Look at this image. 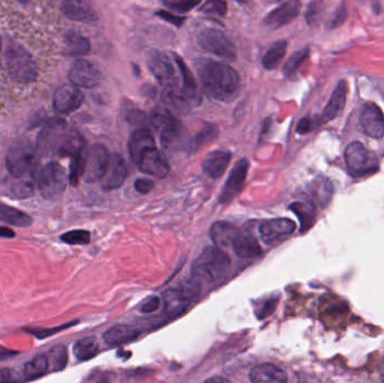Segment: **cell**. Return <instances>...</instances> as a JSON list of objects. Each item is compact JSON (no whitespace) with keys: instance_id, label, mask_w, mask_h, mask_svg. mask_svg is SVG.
I'll use <instances>...</instances> for the list:
<instances>
[{"instance_id":"6da1fadb","label":"cell","mask_w":384,"mask_h":383,"mask_svg":"<svg viewBox=\"0 0 384 383\" xmlns=\"http://www.w3.org/2000/svg\"><path fill=\"white\" fill-rule=\"evenodd\" d=\"M198 75L203 92L210 99L232 102L241 94V78L236 70L216 61L203 60L198 64Z\"/></svg>"},{"instance_id":"7a4b0ae2","label":"cell","mask_w":384,"mask_h":383,"mask_svg":"<svg viewBox=\"0 0 384 383\" xmlns=\"http://www.w3.org/2000/svg\"><path fill=\"white\" fill-rule=\"evenodd\" d=\"M85 149V140L81 134L70 130L64 119L54 118L51 119L40 133L36 152L42 157H70L73 159Z\"/></svg>"},{"instance_id":"3957f363","label":"cell","mask_w":384,"mask_h":383,"mask_svg":"<svg viewBox=\"0 0 384 383\" xmlns=\"http://www.w3.org/2000/svg\"><path fill=\"white\" fill-rule=\"evenodd\" d=\"M231 259L222 248L212 246L203 250L191 267V278L199 284L214 282L225 276L231 270Z\"/></svg>"},{"instance_id":"277c9868","label":"cell","mask_w":384,"mask_h":383,"mask_svg":"<svg viewBox=\"0 0 384 383\" xmlns=\"http://www.w3.org/2000/svg\"><path fill=\"white\" fill-rule=\"evenodd\" d=\"M6 70L11 80L18 83H32L37 79L39 70L35 60L23 45L11 42L5 50Z\"/></svg>"},{"instance_id":"5b68a950","label":"cell","mask_w":384,"mask_h":383,"mask_svg":"<svg viewBox=\"0 0 384 383\" xmlns=\"http://www.w3.org/2000/svg\"><path fill=\"white\" fill-rule=\"evenodd\" d=\"M198 43L207 52L225 60L236 58V47L227 34L218 28H206L198 36Z\"/></svg>"},{"instance_id":"8992f818","label":"cell","mask_w":384,"mask_h":383,"mask_svg":"<svg viewBox=\"0 0 384 383\" xmlns=\"http://www.w3.org/2000/svg\"><path fill=\"white\" fill-rule=\"evenodd\" d=\"M345 162L349 174L354 177L372 174L379 168L376 157L361 142H353L346 147Z\"/></svg>"},{"instance_id":"52a82bcc","label":"cell","mask_w":384,"mask_h":383,"mask_svg":"<svg viewBox=\"0 0 384 383\" xmlns=\"http://www.w3.org/2000/svg\"><path fill=\"white\" fill-rule=\"evenodd\" d=\"M6 166L15 178L26 177L35 166V151L28 142H20L9 149Z\"/></svg>"},{"instance_id":"ba28073f","label":"cell","mask_w":384,"mask_h":383,"mask_svg":"<svg viewBox=\"0 0 384 383\" xmlns=\"http://www.w3.org/2000/svg\"><path fill=\"white\" fill-rule=\"evenodd\" d=\"M66 188V174L58 162L47 163L39 176V190L47 199H56Z\"/></svg>"},{"instance_id":"9c48e42d","label":"cell","mask_w":384,"mask_h":383,"mask_svg":"<svg viewBox=\"0 0 384 383\" xmlns=\"http://www.w3.org/2000/svg\"><path fill=\"white\" fill-rule=\"evenodd\" d=\"M109 152L104 145L95 144L85 150L83 178L88 183H94L104 178L109 162Z\"/></svg>"},{"instance_id":"30bf717a","label":"cell","mask_w":384,"mask_h":383,"mask_svg":"<svg viewBox=\"0 0 384 383\" xmlns=\"http://www.w3.org/2000/svg\"><path fill=\"white\" fill-rule=\"evenodd\" d=\"M173 60L176 62L179 72H180V79H181L180 95H181L184 105L187 108L198 107L201 104V96L195 78L192 75L187 64L184 63V61L178 54H173Z\"/></svg>"},{"instance_id":"8fae6325","label":"cell","mask_w":384,"mask_h":383,"mask_svg":"<svg viewBox=\"0 0 384 383\" xmlns=\"http://www.w3.org/2000/svg\"><path fill=\"white\" fill-rule=\"evenodd\" d=\"M135 164L140 171L160 179L167 177L170 172L168 161L157 147L144 151L138 160L135 161Z\"/></svg>"},{"instance_id":"7c38bea8","label":"cell","mask_w":384,"mask_h":383,"mask_svg":"<svg viewBox=\"0 0 384 383\" xmlns=\"http://www.w3.org/2000/svg\"><path fill=\"white\" fill-rule=\"evenodd\" d=\"M248 168H250V163L246 159H241L235 164L220 193V204H228L241 193L246 181Z\"/></svg>"},{"instance_id":"4fadbf2b","label":"cell","mask_w":384,"mask_h":383,"mask_svg":"<svg viewBox=\"0 0 384 383\" xmlns=\"http://www.w3.org/2000/svg\"><path fill=\"white\" fill-rule=\"evenodd\" d=\"M296 229V224L289 218H275L269 219L260 225L258 232L261 235L264 243L273 245L277 242L284 240L286 237L290 236Z\"/></svg>"},{"instance_id":"5bb4252c","label":"cell","mask_w":384,"mask_h":383,"mask_svg":"<svg viewBox=\"0 0 384 383\" xmlns=\"http://www.w3.org/2000/svg\"><path fill=\"white\" fill-rule=\"evenodd\" d=\"M85 100L83 91L73 85H64L55 91L53 106L60 114H71L79 109Z\"/></svg>"},{"instance_id":"9a60e30c","label":"cell","mask_w":384,"mask_h":383,"mask_svg":"<svg viewBox=\"0 0 384 383\" xmlns=\"http://www.w3.org/2000/svg\"><path fill=\"white\" fill-rule=\"evenodd\" d=\"M69 80L76 87L92 88L100 83L102 75L94 64L89 61L78 60L69 71Z\"/></svg>"},{"instance_id":"2e32d148","label":"cell","mask_w":384,"mask_h":383,"mask_svg":"<svg viewBox=\"0 0 384 383\" xmlns=\"http://www.w3.org/2000/svg\"><path fill=\"white\" fill-rule=\"evenodd\" d=\"M360 124L366 135L381 138L384 135V115L374 102H368L361 113Z\"/></svg>"},{"instance_id":"e0dca14e","label":"cell","mask_w":384,"mask_h":383,"mask_svg":"<svg viewBox=\"0 0 384 383\" xmlns=\"http://www.w3.org/2000/svg\"><path fill=\"white\" fill-rule=\"evenodd\" d=\"M128 176L126 162L119 153L110 155L107 170L102 178V188L104 190H115L121 187Z\"/></svg>"},{"instance_id":"ac0fdd59","label":"cell","mask_w":384,"mask_h":383,"mask_svg":"<svg viewBox=\"0 0 384 383\" xmlns=\"http://www.w3.org/2000/svg\"><path fill=\"white\" fill-rule=\"evenodd\" d=\"M300 7L301 5L299 1H287L282 4L266 15L263 20L264 25L272 28L287 25L299 15Z\"/></svg>"},{"instance_id":"d6986e66","label":"cell","mask_w":384,"mask_h":383,"mask_svg":"<svg viewBox=\"0 0 384 383\" xmlns=\"http://www.w3.org/2000/svg\"><path fill=\"white\" fill-rule=\"evenodd\" d=\"M346 97H347V85L345 81L342 80L338 83L337 87L332 92L330 102L325 107L324 111L321 114L319 123H328L337 118L344 111L346 105Z\"/></svg>"},{"instance_id":"ffe728a7","label":"cell","mask_w":384,"mask_h":383,"mask_svg":"<svg viewBox=\"0 0 384 383\" xmlns=\"http://www.w3.org/2000/svg\"><path fill=\"white\" fill-rule=\"evenodd\" d=\"M62 11L68 18L76 22L94 24L98 20L96 11L90 4L85 1H64L62 4Z\"/></svg>"},{"instance_id":"44dd1931","label":"cell","mask_w":384,"mask_h":383,"mask_svg":"<svg viewBox=\"0 0 384 383\" xmlns=\"http://www.w3.org/2000/svg\"><path fill=\"white\" fill-rule=\"evenodd\" d=\"M160 140L163 149L167 151H176L184 143L186 130L181 121L174 118L164 128L160 130Z\"/></svg>"},{"instance_id":"7402d4cb","label":"cell","mask_w":384,"mask_h":383,"mask_svg":"<svg viewBox=\"0 0 384 383\" xmlns=\"http://www.w3.org/2000/svg\"><path fill=\"white\" fill-rule=\"evenodd\" d=\"M163 308L165 314L176 318L184 314L190 305V299L180 289L165 290L162 295Z\"/></svg>"},{"instance_id":"603a6c76","label":"cell","mask_w":384,"mask_h":383,"mask_svg":"<svg viewBox=\"0 0 384 383\" xmlns=\"http://www.w3.org/2000/svg\"><path fill=\"white\" fill-rule=\"evenodd\" d=\"M252 383H288L287 373L273 364H260L251 371Z\"/></svg>"},{"instance_id":"cb8c5ba5","label":"cell","mask_w":384,"mask_h":383,"mask_svg":"<svg viewBox=\"0 0 384 383\" xmlns=\"http://www.w3.org/2000/svg\"><path fill=\"white\" fill-rule=\"evenodd\" d=\"M232 154L227 151H212L205 157L203 162V171L208 174L209 177H222L227 170L228 164L231 162Z\"/></svg>"},{"instance_id":"d4e9b609","label":"cell","mask_w":384,"mask_h":383,"mask_svg":"<svg viewBox=\"0 0 384 383\" xmlns=\"http://www.w3.org/2000/svg\"><path fill=\"white\" fill-rule=\"evenodd\" d=\"M239 231L233 224L227 221H217L210 229V237L218 248H225L233 245L234 241L239 236Z\"/></svg>"},{"instance_id":"484cf974","label":"cell","mask_w":384,"mask_h":383,"mask_svg":"<svg viewBox=\"0 0 384 383\" xmlns=\"http://www.w3.org/2000/svg\"><path fill=\"white\" fill-rule=\"evenodd\" d=\"M157 147L155 138L152 135L150 130H146L144 127L138 128L132 133V135L129 138L128 151L132 160L136 161L144 151L151 147Z\"/></svg>"},{"instance_id":"4316f807","label":"cell","mask_w":384,"mask_h":383,"mask_svg":"<svg viewBox=\"0 0 384 383\" xmlns=\"http://www.w3.org/2000/svg\"><path fill=\"white\" fill-rule=\"evenodd\" d=\"M232 248L241 259H254L262 254V248L258 240L250 233H239Z\"/></svg>"},{"instance_id":"83f0119b","label":"cell","mask_w":384,"mask_h":383,"mask_svg":"<svg viewBox=\"0 0 384 383\" xmlns=\"http://www.w3.org/2000/svg\"><path fill=\"white\" fill-rule=\"evenodd\" d=\"M140 332L133 326L129 325H116L109 328L106 333L104 334V342L112 346H117V345L126 344L131 342L133 339L138 336Z\"/></svg>"},{"instance_id":"f1b7e54d","label":"cell","mask_w":384,"mask_h":383,"mask_svg":"<svg viewBox=\"0 0 384 383\" xmlns=\"http://www.w3.org/2000/svg\"><path fill=\"white\" fill-rule=\"evenodd\" d=\"M90 41L87 37L71 30L64 37V51L66 56H83L90 51Z\"/></svg>"},{"instance_id":"f546056e","label":"cell","mask_w":384,"mask_h":383,"mask_svg":"<svg viewBox=\"0 0 384 383\" xmlns=\"http://www.w3.org/2000/svg\"><path fill=\"white\" fill-rule=\"evenodd\" d=\"M311 199L320 207L330 204L332 197V183L327 178L320 177L313 180L309 186Z\"/></svg>"},{"instance_id":"4dcf8cb0","label":"cell","mask_w":384,"mask_h":383,"mask_svg":"<svg viewBox=\"0 0 384 383\" xmlns=\"http://www.w3.org/2000/svg\"><path fill=\"white\" fill-rule=\"evenodd\" d=\"M0 221L17 227H28L33 224V218L28 214L5 204H0Z\"/></svg>"},{"instance_id":"1f68e13d","label":"cell","mask_w":384,"mask_h":383,"mask_svg":"<svg viewBox=\"0 0 384 383\" xmlns=\"http://www.w3.org/2000/svg\"><path fill=\"white\" fill-rule=\"evenodd\" d=\"M287 47H288V42L286 39H280L273 43L262 59V66L264 69L273 70L277 68L286 56Z\"/></svg>"},{"instance_id":"d6a6232c","label":"cell","mask_w":384,"mask_h":383,"mask_svg":"<svg viewBox=\"0 0 384 383\" xmlns=\"http://www.w3.org/2000/svg\"><path fill=\"white\" fill-rule=\"evenodd\" d=\"M49 370V358L47 355H39L32 358L25 364L23 369V377L25 380L30 381L41 378L47 375Z\"/></svg>"},{"instance_id":"836d02e7","label":"cell","mask_w":384,"mask_h":383,"mask_svg":"<svg viewBox=\"0 0 384 383\" xmlns=\"http://www.w3.org/2000/svg\"><path fill=\"white\" fill-rule=\"evenodd\" d=\"M99 353V344L94 337L78 339L73 345V354L79 361H89Z\"/></svg>"},{"instance_id":"e575fe53","label":"cell","mask_w":384,"mask_h":383,"mask_svg":"<svg viewBox=\"0 0 384 383\" xmlns=\"http://www.w3.org/2000/svg\"><path fill=\"white\" fill-rule=\"evenodd\" d=\"M290 210L299 218L301 232H305L313 226L316 216L315 205L311 202H294L290 205Z\"/></svg>"},{"instance_id":"d590c367","label":"cell","mask_w":384,"mask_h":383,"mask_svg":"<svg viewBox=\"0 0 384 383\" xmlns=\"http://www.w3.org/2000/svg\"><path fill=\"white\" fill-rule=\"evenodd\" d=\"M49 369L53 372H59L66 369L68 363V351L64 345H56L55 348L49 351Z\"/></svg>"},{"instance_id":"8d00e7d4","label":"cell","mask_w":384,"mask_h":383,"mask_svg":"<svg viewBox=\"0 0 384 383\" xmlns=\"http://www.w3.org/2000/svg\"><path fill=\"white\" fill-rule=\"evenodd\" d=\"M309 53H311L309 47H305V49L294 52L283 66V75H286V77H290V75L296 73V70L299 69V66L309 56Z\"/></svg>"},{"instance_id":"74e56055","label":"cell","mask_w":384,"mask_h":383,"mask_svg":"<svg viewBox=\"0 0 384 383\" xmlns=\"http://www.w3.org/2000/svg\"><path fill=\"white\" fill-rule=\"evenodd\" d=\"M217 135H218V128L215 125H206L191 142L190 145L191 151H198L205 144L214 141Z\"/></svg>"},{"instance_id":"f35d334b","label":"cell","mask_w":384,"mask_h":383,"mask_svg":"<svg viewBox=\"0 0 384 383\" xmlns=\"http://www.w3.org/2000/svg\"><path fill=\"white\" fill-rule=\"evenodd\" d=\"M61 241L70 245H85L90 242V233L83 229L66 232L61 236Z\"/></svg>"},{"instance_id":"ab89813d","label":"cell","mask_w":384,"mask_h":383,"mask_svg":"<svg viewBox=\"0 0 384 383\" xmlns=\"http://www.w3.org/2000/svg\"><path fill=\"white\" fill-rule=\"evenodd\" d=\"M78 324V320L76 322H70V323L64 324V325L58 326V327L53 328H34V329H28V333L32 334L34 336L37 337V339H47V337L52 336L54 334L60 333V332L64 331V329H68L69 327Z\"/></svg>"},{"instance_id":"60d3db41","label":"cell","mask_w":384,"mask_h":383,"mask_svg":"<svg viewBox=\"0 0 384 383\" xmlns=\"http://www.w3.org/2000/svg\"><path fill=\"white\" fill-rule=\"evenodd\" d=\"M199 1H190V0H165L163 1V5L167 8L172 9L176 13H188L192 8H195L196 6L199 5Z\"/></svg>"},{"instance_id":"b9f144b4","label":"cell","mask_w":384,"mask_h":383,"mask_svg":"<svg viewBox=\"0 0 384 383\" xmlns=\"http://www.w3.org/2000/svg\"><path fill=\"white\" fill-rule=\"evenodd\" d=\"M17 198H28L34 193V183L32 179L20 180L13 186L11 189Z\"/></svg>"},{"instance_id":"7bdbcfd3","label":"cell","mask_w":384,"mask_h":383,"mask_svg":"<svg viewBox=\"0 0 384 383\" xmlns=\"http://www.w3.org/2000/svg\"><path fill=\"white\" fill-rule=\"evenodd\" d=\"M201 11L203 13H208V14H216L220 16H225L227 13V4L225 1H218V0H214V1H207L205 5L201 7Z\"/></svg>"},{"instance_id":"ee69618b","label":"cell","mask_w":384,"mask_h":383,"mask_svg":"<svg viewBox=\"0 0 384 383\" xmlns=\"http://www.w3.org/2000/svg\"><path fill=\"white\" fill-rule=\"evenodd\" d=\"M23 380H25L24 377L14 369H0V383H20Z\"/></svg>"},{"instance_id":"f6af8a7d","label":"cell","mask_w":384,"mask_h":383,"mask_svg":"<svg viewBox=\"0 0 384 383\" xmlns=\"http://www.w3.org/2000/svg\"><path fill=\"white\" fill-rule=\"evenodd\" d=\"M160 305H161V299L157 296H151L140 305V310L143 314H150V312H155L159 308Z\"/></svg>"},{"instance_id":"bcb514c9","label":"cell","mask_w":384,"mask_h":383,"mask_svg":"<svg viewBox=\"0 0 384 383\" xmlns=\"http://www.w3.org/2000/svg\"><path fill=\"white\" fill-rule=\"evenodd\" d=\"M346 17H347V11H346L344 6H342V7H340V8L335 11V14L332 15L330 23H328V28H338V26L342 25V24L345 22Z\"/></svg>"},{"instance_id":"7dc6e473","label":"cell","mask_w":384,"mask_h":383,"mask_svg":"<svg viewBox=\"0 0 384 383\" xmlns=\"http://www.w3.org/2000/svg\"><path fill=\"white\" fill-rule=\"evenodd\" d=\"M157 16L161 17L162 20H167V22L171 23L173 25L180 26L184 24V17L176 16V15L171 14L167 11H160L157 13Z\"/></svg>"},{"instance_id":"c3c4849f","label":"cell","mask_w":384,"mask_h":383,"mask_svg":"<svg viewBox=\"0 0 384 383\" xmlns=\"http://www.w3.org/2000/svg\"><path fill=\"white\" fill-rule=\"evenodd\" d=\"M313 121L311 117H304V118L300 119L299 123H298V126H296V133L300 134V135H305L307 133L311 132L313 130Z\"/></svg>"},{"instance_id":"681fc988","label":"cell","mask_w":384,"mask_h":383,"mask_svg":"<svg viewBox=\"0 0 384 383\" xmlns=\"http://www.w3.org/2000/svg\"><path fill=\"white\" fill-rule=\"evenodd\" d=\"M154 188V181L152 180L138 179L135 181V189L142 195H146Z\"/></svg>"},{"instance_id":"f907efd6","label":"cell","mask_w":384,"mask_h":383,"mask_svg":"<svg viewBox=\"0 0 384 383\" xmlns=\"http://www.w3.org/2000/svg\"><path fill=\"white\" fill-rule=\"evenodd\" d=\"M127 119H128L129 123L140 125L145 121V115L142 111H135L129 114L128 118Z\"/></svg>"},{"instance_id":"816d5d0a","label":"cell","mask_w":384,"mask_h":383,"mask_svg":"<svg viewBox=\"0 0 384 383\" xmlns=\"http://www.w3.org/2000/svg\"><path fill=\"white\" fill-rule=\"evenodd\" d=\"M317 6H318V4H313V5L311 6V8L308 9L306 17H307V22L309 23V24H313L315 20H317V13H318L319 9H320L317 8Z\"/></svg>"},{"instance_id":"f5cc1de1","label":"cell","mask_w":384,"mask_h":383,"mask_svg":"<svg viewBox=\"0 0 384 383\" xmlns=\"http://www.w3.org/2000/svg\"><path fill=\"white\" fill-rule=\"evenodd\" d=\"M17 354H18L17 351L8 350L4 346H0V361H3L6 358H14Z\"/></svg>"},{"instance_id":"db71d44e","label":"cell","mask_w":384,"mask_h":383,"mask_svg":"<svg viewBox=\"0 0 384 383\" xmlns=\"http://www.w3.org/2000/svg\"><path fill=\"white\" fill-rule=\"evenodd\" d=\"M275 303L273 305L272 300L266 303L265 307L262 308V314L258 316L260 318L268 317L272 312H275Z\"/></svg>"},{"instance_id":"11a10c76","label":"cell","mask_w":384,"mask_h":383,"mask_svg":"<svg viewBox=\"0 0 384 383\" xmlns=\"http://www.w3.org/2000/svg\"><path fill=\"white\" fill-rule=\"evenodd\" d=\"M0 237H5V238H13L15 237V232L9 227L0 226Z\"/></svg>"},{"instance_id":"9f6ffc18","label":"cell","mask_w":384,"mask_h":383,"mask_svg":"<svg viewBox=\"0 0 384 383\" xmlns=\"http://www.w3.org/2000/svg\"><path fill=\"white\" fill-rule=\"evenodd\" d=\"M205 383H229L226 379L222 378V377H212V378L208 379Z\"/></svg>"},{"instance_id":"6f0895ef","label":"cell","mask_w":384,"mask_h":383,"mask_svg":"<svg viewBox=\"0 0 384 383\" xmlns=\"http://www.w3.org/2000/svg\"><path fill=\"white\" fill-rule=\"evenodd\" d=\"M0 49H1V37H0Z\"/></svg>"}]
</instances>
